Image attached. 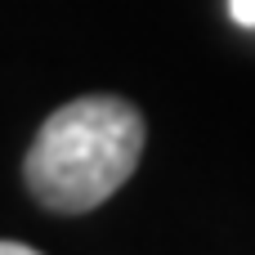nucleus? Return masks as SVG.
Here are the masks:
<instances>
[{
	"mask_svg": "<svg viewBox=\"0 0 255 255\" xmlns=\"http://www.w3.org/2000/svg\"><path fill=\"white\" fill-rule=\"evenodd\" d=\"M143 117L112 94L63 103L27 152V188L40 206L81 215L103 206L139 166Z\"/></svg>",
	"mask_w": 255,
	"mask_h": 255,
	"instance_id": "f257e3e1",
	"label": "nucleus"
},
{
	"mask_svg": "<svg viewBox=\"0 0 255 255\" xmlns=\"http://www.w3.org/2000/svg\"><path fill=\"white\" fill-rule=\"evenodd\" d=\"M229 13H233V22L255 27V0H229Z\"/></svg>",
	"mask_w": 255,
	"mask_h": 255,
	"instance_id": "f03ea898",
	"label": "nucleus"
},
{
	"mask_svg": "<svg viewBox=\"0 0 255 255\" xmlns=\"http://www.w3.org/2000/svg\"><path fill=\"white\" fill-rule=\"evenodd\" d=\"M0 255H40V251L22 247V242H0Z\"/></svg>",
	"mask_w": 255,
	"mask_h": 255,
	"instance_id": "7ed1b4c3",
	"label": "nucleus"
}]
</instances>
